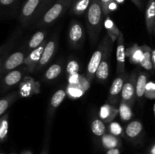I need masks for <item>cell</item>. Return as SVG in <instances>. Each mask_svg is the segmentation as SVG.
<instances>
[{
	"label": "cell",
	"mask_w": 155,
	"mask_h": 154,
	"mask_svg": "<svg viewBox=\"0 0 155 154\" xmlns=\"http://www.w3.org/2000/svg\"><path fill=\"white\" fill-rule=\"evenodd\" d=\"M21 154H32V152L29 150H24L21 152Z\"/></svg>",
	"instance_id": "obj_44"
},
{
	"label": "cell",
	"mask_w": 155,
	"mask_h": 154,
	"mask_svg": "<svg viewBox=\"0 0 155 154\" xmlns=\"http://www.w3.org/2000/svg\"><path fill=\"white\" fill-rule=\"evenodd\" d=\"M58 0H42V2L41 4L40 8L39 9V11H38L37 16H36V21H37L53 4H54L55 2H57Z\"/></svg>",
	"instance_id": "obj_32"
},
{
	"label": "cell",
	"mask_w": 155,
	"mask_h": 154,
	"mask_svg": "<svg viewBox=\"0 0 155 154\" xmlns=\"http://www.w3.org/2000/svg\"><path fill=\"white\" fill-rule=\"evenodd\" d=\"M17 0H0V4L2 6H9L16 2Z\"/></svg>",
	"instance_id": "obj_38"
},
{
	"label": "cell",
	"mask_w": 155,
	"mask_h": 154,
	"mask_svg": "<svg viewBox=\"0 0 155 154\" xmlns=\"http://www.w3.org/2000/svg\"><path fill=\"white\" fill-rule=\"evenodd\" d=\"M119 115L120 119L124 122H128L131 120L133 116V112L132 110V106L127 103L121 101L119 106Z\"/></svg>",
	"instance_id": "obj_27"
},
{
	"label": "cell",
	"mask_w": 155,
	"mask_h": 154,
	"mask_svg": "<svg viewBox=\"0 0 155 154\" xmlns=\"http://www.w3.org/2000/svg\"><path fill=\"white\" fill-rule=\"evenodd\" d=\"M154 35L155 36V27H154Z\"/></svg>",
	"instance_id": "obj_46"
},
{
	"label": "cell",
	"mask_w": 155,
	"mask_h": 154,
	"mask_svg": "<svg viewBox=\"0 0 155 154\" xmlns=\"http://www.w3.org/2000/svg\"><path fill=\"white\" fill-rule=\"evenodd\" d=\"M47 42L45 41L39 47H38L36 49L33 50L28 54V55L26 57L24 64L27 66V69H28V72H33L36 71V67L39 65L40 59L42 57V53H43L44 48H45V45Z\"/></svg>",
	"instance_id": "obj_13"
},
{
	"label": "cell",
	"mask_w": 155,
	"mask_h": 154,
	"mask_svg": "<svg viewBox=\"0 0 155 154\" xmlns=\"http://www.w3.org/2000/svg\"><path fill=\"white\" fill-rule=\"evenodd\" d=\"M67 96L66 91L64 89L61 88L58 89L57 91L54 93L52 97L50 100L49 104H48V111H47V116H46V126L48 128L51 125V121L52 119L55 110H57L58 107L62 104L64 98Z\"/></svg>",
	"instance_id": "obj_10"
},
{
	"label": "cell",
	"mask_w": 155,
	"mask_h": 154,
	"mask_svg": "<svg viewBox=\"0 0 155 154\" xmlns=\"http://www.w3.org/2000/svg\"><path fill=\"white\" fill-rule=\"evenodd\" d=\"M148 154H155V143L148 149Z\"/></svg>",
	"instance_id": "obj_41"
},
{
	"label": "cell",
	"mask_w": 155,
	"mask_h": 154,
	"mask_svg": "<svg viewBox=\"0 0 155 154\" xmlns=\"http://www.w3.org/2000/svg\"><path fill=\"white\" fill-rule=\"evenodd\" d=\"M106 154H120V147H117L107 149Z\"/></svg>",
	"instance_id": "obj_39"
},
{
	"label": "cell",
	"mask_w": 155,
	"mask_h": 154,
	"mask_svg": "<svg viewBox=\"0 0 155 154\" xmlns=\"http://www.w3.org/2000/svg\"><path fill=\"white\" fill-rule=\"evenodd\" d=\"M101 144L104 149L107 150L114 148L120 147L122 145V140L120 137L110 133H106L101 137Z\"/></svg>",
	"instance_id": "obj_19"
},
{
	"label": "cell",
	"mask_w": 155,
	"mask_h": 154,
	"mask_svg": "<svg viewBox=\"0 0 155 154\" xmlns=\"http://www.w3.org/2000/svg\"><path fill=\"white\" fill-rule=\"evenodd\" d=\"M46 36V31L45 30H39L36 31L34 34L32 36L30 39L29 40L27 45V51H32L33 50L36 49L38 47L40 46L44 42H45V37Z\"/></svg>",
	"instance_id": "obj_23"
},
{
	"label": "cell",
	"mask_w": 155,
	"mask_h": 154,
	"mask_svg": "<svg viewBox=\"0 0 155 154\" xmlns=\"http://www.w3.org/2000/svg\"><path fill=\"white\" fill-rule=\"evenodd\" d=\"M42 154H46V153H45V152H43V153H42Z\"/></svg>",
	"instance_id": "obj_48"
},
{
	"label": "cell",
	"mask_w": 155,
	"mask_h": 154,
	"mask_svg": "<svg viewBox=\"0 0 155 154\" xmlns=\"http://www.w3.org/2000/svg\"><path fill=\"white\" fill-rule=\"evenodd\" d=\"M142 48L143 50V55H142V58L139 65L146 70L152 71L154 69L152 60L153 50L148 45H142Z\"/></svg>",
	"instance_id": "obj_24"
},
{
	"label": "cell",
	"mask_w": 155,
	"mask_h": 154,
	"mask_svg": "<svg viewBox=\"0 0 155 154\" xmlns=\"http://www.w3.org/2000/svg\"><path fill=\"white\" fill-rule=\"evenodd\" d=\"M27 56L25 53L23 51H15L13 54L9 55L5 60L1 62V74L3 75L5 73L11 72L21 66L22 63H24Z\"/></svg>",
	"instance_id": "obj_7"
},
{
	"label": "cell",
	"mask_w": 155,
	"mask_h": 154,
	"mask_svg": "<svg viewBox=\"0 0 155 154\" xmlns=\"http://www.w3.org/2000/svg\"><path fill=\"white\" fill-rule=\"evenodd\" d=\"M145 96L149 99H155V83L154 82H148L145 89Z\"/></svg>",
	"instance_id": "obj_34"
},
{
	"label": "cell",
	"mask_w": 155,
	"mask_h": 154,
	"mask_svg": "<svg viewBox=\"0 0 155 154\" xmlns=\"http://www.w3.org/2000/svg\"><path fill=\"white\" fill-rule=\"evenodd\" d=\"M152 60H153V63H154V66L155 69V49L153 50L152 51Z\"/></svg>",
	"instance_id": "obj_42"
},
{
	"label": "cell",
	"mask_w": 155,
	"mask_h": 154,
	"mask_svg": "<svg viewBox=\"0 0 155 154\" xmlns=\"http://www.w3.org/2000/svg\"><path fill=\"white\" fill-rule=\"evenodd\" d=\"M105 122L100 119H95L92 120L91 123V130L92 132L95 134L96 137H102L104 134H106Z\"/></svg>",
	"instance_id": "obj_28"
},
{
	"label": "cell",
	"mask_w": 155,
	"mask_h": 154,
	"mask_svg": "<svg viewBox=\"0 0 155 154\" xmlns=\"http://www.w3.org/2000/svg\"><path fill=\"white\" fill-rule=\"evenodd\" d=\"M126 54L130 63L133 64H140L143 55V50L142 46L134 44L126 50Z\"/></svg>",
	"instance_id": "obj_20"
},
{
	"label": "cell",
	"mask_w": 155,
	"mask_h": 154,
	"mask_svg": "<svg viewBox=\"0 0 155 154\" xmlns=\"http://www.w3.org/2000/svg\"><path fill=\"white\" fill-rule=\"evenodd\" d=\"M1 154H5V153H4V152H1Z\"/></svg>",
	"instance_id": "obj_47"
},
{
	"label": "cell",
	"mask_w": 155,
	"mask_h": 154,
	"mask_svg": "<svg viewBox=\"0 0 155 154\" xmlns=\"http://www.w3.org/2000/svg\"><path fill=\"white\" fill-rule=\"evenodd\" d=\"M74 1H75V0H73V2H74Z\"/></svg>",
	"instance_id": "obj_49"
},
{
	"label": "cell",
	"mask_w": 155,
	"mask_h": 154,
	"mask_svg": "<svg viewBox=\"0 0 155 154\" xmlns=\"http://www.w3.org/2000/svg\"><path fill=\"white\" fill-rule=\"evenodd\" d=\"M92 0H75L71 7V12L76 15H82L86 13Z\"/></svg>",
	"instance_id": "obj_25"
},
{
	"label": "cell",
	"mask_w": 155,
	"mask_h": 154,
	"mask_svg": "<svg viewBox=\"0 0 155 154\" xmlns=\"http://www.w3.org/2000/svg\"><path fill=\"white\" fill-rule=\"evenodd\" d=\"M67 71H68V74L70 75H76V74H78L79 71V65L74 60L70 62L68 65V68H67Z\"/></svg>",
	"instance_id": "obj_35"
},
{
	"label": "cell",
	"mask_w": 155,
	"mask_h": 154,
	"mask_svg": "<svg viewBox=\"0 0 155 154\" xmlns=\"http://www.w3.org/2000/svg\"><path fill=\"white\" fill-rule=\"evenodd\" d=\"M133 3L135 4V5L139 9H142V0H131Z\"/></svg>",
	"instance_id": "obj_40"
},
{
	"label": "cell",
	"mask_w": 155,
	"mask_h": 154,
	"mask_svg": "<svg viewBox=\"0 0 155 154\" xmlns=\"http://www.w3.org/2000/svg\"><path fill=\"white\" fill-rule=\"evenodd\" d=\"M142 131H143V125L139 120H133L130 122L124 130L127 138L133 142L139 140Z\"/></svg>",
	"instance_id": "obj_16"
},
{
	"label": "cell",
	"mask_w": 155,
	"mask_h": 154,
	"mask_svg": "<svg viewBox=\"0 0 155 154\" xmlns=\"http://www.w3.org/2000/svg\"><path fill=\"white\" fill-rule=\"evenodd\" d=\"M136 72H133L126 80L121 92V101L127 103L133 107L136 98Z\"/></svg>",
	"instance_id": "obj_6"
},
{
	"label": "cell",
	"mask_w": 155,
	"mask_h": 154,
	"mask_svg": "<svg viewBox=\"0 0 155 154\" xmlns=\"http://www.w3.org/2000/svg\"><path fill=\"white\" fill-rule=\"evenodd\" d=\"M145 20L148 33L152 36L155 27V0H148L145 9Z\"/></svg>",
	"instance_id": "obj_17"
},
{
	"label": "cell",
	"mask_w": 155,
	"mask_h": 154,
	"mask_svg": "<svg viewBox=\"0 0 155 154\" xmlns=\"http://www.w3.org/2000/svg\"><path fill=\"white\" fill-rule=\"evenodd\" d=\"M114 1L116 2L118 5H119V4H123V3L125 2V0H114Z\"/></svg>",
	"instance_id": "obj_43"
},
{
	"label": "cell",
	"mask_w": 155,
	"mask_h": 154,
	"mask_svg": "<svg viewBox=\"0 0 155 154\" xmlns=\"http://www.w3.org/2000/svg\"><path fill=\"white\" fill-rule=\"evenodd\" d=\"M153 110H154V118H155V103L154 104V107H153Z\"/></svg>",
	"instance_id": "obj_45"
},
{
	"label": "cell",
	"mask_w": 155,
	"mask_h": 154,
	"mask_svg": "<svg viewBox=\"0 0 155 154\" xmlns=\"http://www.w3.org/2000/svg\"><path fill=\"white\" fill-rule=\"evenodd\" d=\"M85 32L81 23L77 20L71 21L68 30V42L73 48H80L85 41Z\"/></svg>",
	"instance_id": "obj_5"
},
{
	"label": "cell",
	"mask_w": 155,
	"mask_h": 154,
	"mask_svg": "<svg viewBox=\"0 0 155 154\" xmlns=\"http://www.w3.org/2000/svg\"><path fill=\"white\" fill-rule=\"evenodd\" d=\"M28 69H14L11 72L6 73L2 82V92L4 93L6 91H8L15 85L22 81L24 78L26 72Z\"/></svg>",
	"instance_id": "obj_9"
},
{
	"label": "cell",
	"mask_w": 155,
	"mask_h": 154,
	"mask_svg": "<svg viewBox=\"0 0 155 154\" xmlns=\"http://www.w3.org/2000/svg\"><path fill=\"white\" fill-rule=\"evenodd\" d=\"M117 45L116 57H117V73H123L125 72V61H126V49L124 45V35L121 33L118 37Z\"/></svg>",
	"instance_id": "obj_14"
},
{
	"label": "cell",
	"mask_w": 155,
	"mask_h": 154,
	"mask_svg": "<svg viewBox=\"0 0 155 154\" xmlns=\"http://www.w3.org/2000/svg\"><path fill=\"white\" fill-rule=\"evenodd\" d=\"M21 97L19 91H13L12 93L7 95L6 96L3 97L0 100V116H2L3 115L7 113V110L11 107V106Z\"/></svg>",
	"instance_id": "obj_21"
},
{
	"label": "cell",
	"mask_w": 155,
	"mask_h": 154,
	"mask_svg": "<svg viewBox=\"0 0 155 154\" xmlns=\"http://www.w3.org/2000/svg\"><path fill=\"white\" fill-rule=\"evenodd\" d=\"M118 8V4L114 0V1H112L110 3V5H109L108 6V11H109V13L111 11H116L117 9Z\"/></svg>",
	"instance_id": "obj_37"
},
{
	"label": "cell",
	"mask_w": 155,
	"mask_h": 154,
	"mask_svg": "<svg viewBox=\"0 0 155 154\" xmlns=\"http://www.w3.org/2000/svg\"><path fill=\"white\" fill-rule=\"evenodd\" d=\"M104 27L105 28L106 31H107V36H109L111 42H114L117 40L121 32L120 31V30L117 27L113 20L109 17V15L106 16L105 18H104Z\"/></svg>",
	"instance_id": "obj_22"
},
{
	"label": "cell",
	"mask_w": 155,
	"mask_h": 154,
	"mask_svg": "<svg viewBox=\"0 0 155 154\" xmlns=\"http://www.w3.org/2000/svg\"><path fill=\"white\" fill-rule=\"evenodd\" d=\"M72 3L73 0H58L36 21V27H45L53 24L71 7Z\"/></svg>",
	"instance_id": "obj_2"
},
{
	"label": "cell",
	"mask_w": 155,
	"mask_h": 154,
	"mask_svg": "<svg viewBox=\"0 0 155 154\" xmlns=\"http://www.w3.org/2000/svg\"><path fill=\"white\" fill-rule=\"evenodd\" d=\"M42 0H26L21 8L19 20L24 27H27L31 22L36 21L38 11Z\"/></svg>",
	"instance_id": "obj_4"
},
{
	"label": "cell",
	"mask_w": 155,
	"mask_h": 154,
	"mask_svg": "<svg viewBox=\"0 0 155 154\" xmlns=\"http://www.w3.org/2000/svg\"><path fill=\"white\" fill-rule=\"evenodd\" d=\"M8 131V113L1 116L0 120V140L1 142H4L7 138Z\"/></svg>",
	"instance_id": "obj_30"
},
{
	"label": "cell",
	"mask_w": 155,
	"mask_h": 154,
	"mask_svg": "<svg viewBox=\"0 0 155 154\" xmlns=\"http://www.w3.org/2000/svg\"><path fill=\"white\" fill-rule=\"evenodd\" d=\"M57 36H54L51 39H50L47 42L45 48H44L43 53H42V57H41L39 65L36 67V71L40 70L42 68H43L45 65H47V63H48V62L51 60L52 57L54 56V52H55L56 48H57Z\"/></svg>",
	"instance_id": "obj_12"
},
{
	"label": "cell",
	"mask_w": 155,
	"mask_h": 154,
	"mask_svg": "<svg viewBox=\"0 0 155 154\" xmlns=\"http://www.w3.org/2000/svg\"><path fill=\"white\" fill-rule=\"evenodd\" d=\"M111 48H110L106 51L105 54L104 55V57H103L102 60H101V63H100L99 66H98L96 75H95L97 81L100 83L105 82L106 80L108 78L109 68H110V52H111Z\"/></svg>",
	"instance_id": "obj_15"
},
{
	"label": "cell",
	"mask_w": 155,
	"mask_h": 154,
	"mask_svg": "<svg viewBox=\"0 0 155 154\" xmlns=\"http://www.w3.org/2000/svg\"><path fill=\"white\" fill-rule=\"evenodd\" d=\"M127 78H128V75H127V72H124L123 73L119 74L118 76L114 80L110 88V90H109L108 97H107V101L110 104H118L120 96L123 88H124Z\"/></svg>",
	"instance_id": "obj_8"
},
{
	"label": "cell",
	"mask_w": 155,
	"mask_h": 154,
	"mask_svg": "<svg viewBox=\"0 0 155 154\" xmlns=\"http://www.w3.org/2000/svg\"><path fill=\"white\" fill-rule=\"evenodd\" d=\"M101 3V5H102L103 11H104V16H107L109 15V11H108V6L110 5V3L111 2L114 0H100Z\"/></svg>",
	"instance_id": "obj_36"
},
{
	"label": "cell",
	"mask_w": 155,
	"mask_h": 154,
	"mask_svg": "<svg viewBox=\"0 0 155 154\" xmlns=\"http://www.w3.org/2000/svg\"><path fill=\"white\" fill-rule=\"evenodd\" d=\"M83 88H80L77 85H71L68 88V93L72 98H79L83 95L84 91L82 90Z\"/></svg>",
	"instance_id": "obj_33"
},
{
	"label": "cell",
	"mask_w": 155,
	"mask_h": 154,
	"mask_svg": "<svg viewBox=\"0 0 155 154\" xmlns=\"http://www.w3.org/2000/svg\"><path fill=\"white\" fill-rule=\"evenodd\" d=\"M62 66L59 63H54L51 65L45 73V79L46 81H52L58 77L61 73Z\"/></svg>",
	"instance_id": "obj_29"
},
{
	"label": "cell",
	"mask_w": 155,
	"mask_h": 154,
	"mask_svg": "<svg viewBox=\"0 0 155 154\" xmlns=\"http://www.w3.org/2000/svg\"><path fill=\"white\" fill-rule=\"evenodd\" d=\"M118 113H119V109L109 104H105L101 106L99 110L100 118L105 123H110L113 122Z\"/></svg>",
	"instance_id": "obj_18"
},
{
	"label": "cell",
	"mask_w": 155,
	"mask_h": 154,
	"mask_svg": "<svg viewBox=\"0 0 155 154\" xmlns=\"http://www.w3.org/2000/svg\"><path fill=\"white\" fill-rule=\"evenodd\" d=\"M112 47V42L108 36H106L103 39V40L98 45V48L94 51L93 54L89 60V63L86 69V78L89 82L93 80L94 77H95L97 70L98 69L100 63L102 60L104 55L105 54L106 51Z\"/></svg>",
	"instance_id": "obj_3"
},
{
	"label": "cell",
	"mask_w": 155,
	"mask_h": 154,
	"mask_svg": "<svg viewBox=\"0 0 155 154\" xmlns=\"http://www.w3.org/2000/svg\"><path fill=\"white\" fill-rule=\"evenodd\" d=\"M18 91L20 92L21 97H31L35 94L39 93L40 85L39 82L35 81L32 77L26 76L21 81Z\"/></svg>",
	"instance_id": "obj_11"
},
{
	"label": "cell",
	"mask_w": 155,
	"mask_h": 154,
	"mask_svg": "<svg viewBox=\"0 0 155 154\" xmlns=\"http://www.w3.org/2000/svg\"><path fill=\"white\" fill-rule=\"evenodd\" d=\"M104 18L105 16L101 1L92 0L89 9L86 13V20L89 40L92 46L98 42Z\"/></svg>",
	"instance_id": "obj_1"
},
{
	"label": "cell",
	"mask_w": 155,
	"mask_h": 154,
	"mask_svg": "<svg viewBox=\"0 0 155 154\" xmlns=\"http://www.w3.org/2000/svg\"><path fill=\"white\" fill-rule=\"evenodd\" d=\"M148 75L145 72H140L136 80V98L142 99L145 96L146 85L148 84Z\"/></svg>",
	"instance_id": "obj_26"
},
{
	"label": "cell",
	"mask_w": 155,
	"mask_h": 154,
	"mask_svg": "<svg viewBox=\"0 0 155 154\" xmlns=\"http://www.w3.org/2000/svg\"><path fill=\"white\" fill-rule=\"evenodd\" d=\"M107 131H108V133L115 136H117V137H120L121 136L122 137L125 136V132H124V128L121 126L120 124L117 122H114V121L108 123Z\"/></svg>",
	"instance_id": "obj_31"
}]
</instances>
